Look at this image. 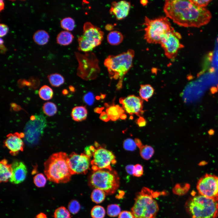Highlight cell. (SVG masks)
<instances>
[{"instance_id": "e0dca14e", "label": "cell", "mask_w": 218, "mask_h": 218, "mask_svg": "<svg viewBox=\"0 0 218 218\" xmlns=\"http://www.w3.org/2000/svg\"><path fill=\"white\" fill-rule=\"evenodd\" d=\"M12 164V174L9 179L10 182L14 184H18L25 179L27 171L26 167L22 162L15 161Z\"/></svg>"}, {"instance_id": "db71d44e", "label": "cell", "mask_w": 218, "mask_h": 218, "mask_svg": "<svg viewBox=\"0 0 218 218\" xmlns=\"http://www.w3.org/2000/svg\"></svg>"}, {"instance_id": "f546056e", "label": "cell", "mask_w": 218, "mask_h": 218, "mask_svg": "<svg viewBox=\"0 0 218 218\" xmlns=\"http://www.w3.org/2000/svg\"><path fill=\"white\" fill-rule=\"evenodd\" d=\"M42 108L44 113L49 116H53L57 111L56 105L52 102H48L45 103Z\"/></svg>"}, {"instance_id": "f6af8a7d", "label": "cell", "mask_w": 218, "mask_h": 218, "mask_svg": "<svg viewBox=\"0 0 218 218\" xmlns=\"http://www.w3.org/2000/svg\"><path fill=\"white\" fill-rule=\"evenodd\" d=\"M100 118L102 121H108L110 119L106 112H103L101 114Z\"/></svg>"}, {"instance_id": "52a82bcc", "label": "cell", "mask_w": 218, "mask_h": 218, "mask_svg": "<svg viewBox=\"0 0 218 218\" xmlns=\"http://www.w3.org/2000/svg\"><path fill=\"white\" fill-rule=\"evenodd\" d=\"M144 38L150 44H160L164 36L172 28L168 18L161 16L154 19L144 18Z\"/></svg>"}, {"instance_id": "3957f363", "label": "cell", "mask_w": 218, "mask_h": 218, "mask_svg": "<svg viewBox=\"0 0 218 218\" xmlns=\"http://www.w3.org/2000/svg\"><path fill=\"white\" fill-rule=\"evenodd\" d=\"M159 194L145 187L137 193L134 204L131 208L134 218H154L159 211V207L154 198Z\"/></svg>"}, {"instance_id": "bcb514c9", "label": "cell", "mask_w": 218, "mask_h": 218, "mask_svg": "<svg viewBox=\"0 0 218 218\" xmlns=\"http://www.w3.org/2000/svg\"><path fill=\"white\" fill-rule=\"evenodd\" d=\"M137 146L140 149L143 145L140 140L138 138H135L134 140Z\"/></svg>"}, {"instance_id": "836d02e7", "label": "cell", "mask_w": 218, "mask_h": 218, "mask_svg": "<svg viewBox=\"0 0 218 218\" xmlns=\"http://www.w3.org/2000/svg\"><path fill=\"white\" fill-rule=\"evenodd\" d=\"M81 206L79 202L75 200H71L68 203V210L73 214H76L79 211Z\"/></svg>"}, {"instance_id": "277c9868", "label": "cell", "mask_w": 218, "mask_h": 218, "mask_svg": "<svg viewBox=\"0 0 218 218\" xmlns=\"http://www.w3.org/2000/svg\"><path fill=\"white\" fill-rule=\"evenodd\" d=\"M185 207L191 218H216L218 216V199L199 194L188 199Z\"/></svg>"}, {"instance_id": "5b68a950", "label": "cell", "mask_w": 218, "mask_h": 218, "mask_svg": "<svg viewBox=\"0 0 218 218\" xmlns=\"http://www.w3.org/2000/svg\"><path fill=\"white\" fill-rule=\"evenodd\" d=\"M134 54V50L130 49L126 52L116 55H109L104 61V65L111 78L119 79L117 84L118 89L122 87L124 76L133 66Z\"/></svg>"}, {"instance_id": "9c48e42d", "label": "cell", "mask_w": 218, "mask_h": 218, "mask_svg": "<svg viewBox=\"0 0 218 218\" xmlns=\"http://www.w3.org/2000/svg\"><path fill=\"white\" fill-rule=\"evenodd\" d=\"M96 148L93 153V159L91 161V168L93 171L101 169L112 170L111 165L117 162L113 153L103 147H99L97 143H95Z\"/></svg>"}, {"instance_id": "f1b7e54d", "label": "cell", "mask_w": 218, "mask_h": 218, "mask_svg": "<svg viewBox=\"0 0 218 218\" xmlns=\"http://www.w3.org/2000/svg\"><path fill=\"white\" fill-rule=\"evenodd\" d=\"M61 27L65 31H72L75 27V22L74 20L71 17H67L62 19L60 21Z\"/></svg>"}, {"instance_id": "816d5d0a", "label": "cell", "mask_w": 218, "mask_h": 218, "mask_svg": "<svg viewBox=\"0 0 218 218\" xmlns=\"http://www.w3.org/2000/svg\"><path fill=\"white\" fill-rule=\"evenodd\" d=\"M4 3L3 0L0 1V11L1 12L3 10L4 8Z\"/></svg>"}, {"instance_id": "d6a6232c", "label": "cell", "mask_w": 218, "mask_h": 218, "mask_svg": "<svg viewBox=\"0 0 218 218\" xmlns=\"http://www.w3.org/2000/svg\"><path fill=\"white\" fill-rule=\"evenodd\" d=\"M121 212V208L117 204H110L107 206V213L109 216L116 217L119 216Z\"/></svg>"}, {"instance_id": "681fc988", "label": "cell", "mask_w": 218, "mask_h": 218, "mask_svg": "<svg viewBox=\"0 0 218 218\" xmlns=\"http://www.w3.org/2000/svg\"><path fill=\"white\" fill-rule=\"evenodd\" d=\"M218 91V88L217 87H213L211 88L210 92L212 94H214L217 92Z\"/></svg>"}, {"instance_id": "d6986e66", "label": "cell", "mask_w": 218, "mask_h": 218, "mask_svg": "<svg viewBox=\"0 0 218 218\" xmlns=\"http://www.w3.org/2000/svg\"><path fill=\"white\" fill-rule=\"evenodd\" d=\"M0 182H6L11 178L12 174V164L8 163L7 160L4 159L0 162Z\"/></svg>"}, {"instance_id": "8d00e7d4", "label": "cell", "mask_w": 218, "mask_h": 218, "mask_svg": "<svg viewBox=\"0 0 218 218\" xmlns=\"http://www.w3.org/2000/svg\"><path fill=\"white\" fill-rule=\"evenodd\" d=\"M144 173L143 166L139 164H137L134 165V169L133 173L134 176L139 177H141Z\"/></svg>"}, {"instance_id": "c3c4849f", "label": "cell", "mask_w": 218, "mask_h": 218, "mask_svg": "<svg viewBox=\"0 0 218 218\" xmlns=\"http://www.w3.org/2000/svg\"><path fill=\"white\" fill-rule=\"evenodd\" d=\"M3 43L0 44V49H1V52L2 51V53H4L5 51L7 50V49L4 46Z\"/></svg>"}, {"instance_id": "603a6c76", "label": "cell", "mask_w": 218, "mask_h": 218, "mask_svg": "<svg viewBox=\"0 0 218 218\" xmlns=\"http://www.w3.org/2000/svg\"><path fill=\"white\" fill-rule=\"evenodd\" d=\"M154 88L150 84H142L140 86L139 94L140 97L143 100L148 101L154 93Z\"/></svg>"}, {"instance_id": "d4e9b609", "label": "cell", "mask_w": 218, "mask_h": 218, "mask_svg": "<svg viewBox=\"0 0 218 218\" xmlns=\"http://www.w3.org/2000/svg\"><path fill=\"white\" fill-rule=\"evenodd\" d=\"M106 194L102 190L98 189H94L91 195L93 202L96 203H100L104 200Z\"/></svg>"}, {"instance_id": "1f68e13d", "label": "cell", "mask_w": 218, "mask_h": 218, "mask_svg": "<svg viewBox=\"0 0 218 218\" xmlns=\"http://www.w3.org/2000/svg\"><path fill=\"white\" fill-rule=\"evenodd\" d=\"M54 218H71L70 212L64 206L57 208L54 213Z\"/></svg>"}, {"instance_id": "83f0119b", "label": "cell", "mask_w": 218, "mask_h": 218, "mask_svg": "<svg viewBox=\"0 0 218 218\" xmlns=\"http://www.w3.org/2000/svg\"><path fill=\"white\" fill-rule=\"evenodd\" d=\"M38 94L40 97L44 100H48L52 98L53 92L52 89L47 85H44L40 89Z\"/></svg>"}, {"instance_id": "7bdbcfd3", "label": "cell", "mask_w": 218, "mask_h": 218, "mask_svg": "<svg viewBox=\"0 0 218 218\" xmlns=\"http://www.w3.org/2000/svg\"><path fill=\"white\" fill-rule=\"evenodd\" d=\"M136 123L140 127H142L145 126L147 124V121L145 119L142 117H140L137 120Z\"/></svg>"}, {"instance_id": "8992f818", "label": "cell", "mask_w": 218, "mask_h": 218, "mask_svg": "<svg viewBox=\"0 0 218 218\" xmlns=\"http://www.w3.org/2000/svg\"><path fill=\"white\" fill-rule=\"evenodd\" d=\"M89 186L103 191L107 195L114 193L120 186L117 172L113 170L101 169L93 171L88 179Z\"/></svg>"}, {"instance_id": "30bf717a", "label": "cell", "mask_w": 218, "mask_h": 218, "mask_svg": "<svg viewBox=\"0 0 218 218\" xmlns=\"http://www.w3.org/2000/svg\"><path fill=\"white\" fill-rule=\"evenodd\" d=\"M180 34L173 28L167 33L161 39L160 44L163 49L164 54L168 58L173 60L178 51L184 46L180 42Z\"/></svg>"}, {"instance_id": "4dcf8cb0", "label": "cell", "mask_w": 218, "mask_h": 218, "mask_svg": "<svg viewBox=\"0 0 218 218\" xmlns=\"http://www.w3.org/2000/svg\"><path fill=\"white\" fill-rule=\"evenodd\" d=\"M106 213L104 208L100 205L94 206L91 209V214L92 218H103Z\"/></svg>"}, {"instance_id": "8fae6325", "label": "cell", "mask_w": 218, "mask_h": 218, "mask_svg": "<svg viewBox=\"0 0 218 218\" xmlns=\"http://www.w3.org/2000/svg\"><path fill=\"white\" fill-rule=\"evenodd\" d=\"M197 188L199 194L218 199V177L216 176L205 174L199 180Z\"/></svg>"}, {"instance_id": "ac0fdd59", "label": "cell", "mask_w": 218, "mask_h": 218, "mask_svg": "<svg viewBox=\"0 0 218 218\" xmlns=\"http://www.w3.org/2000/svg\"><path fill=\"white\" fill-rule=\"evenodd\" d=\"M124 110L122 107L118 105H111L106 109L107 114L110 120L112 121H116L121 118L124 120L127 116L124 114Z\"/></svg>"}, {"instance_id": "7c38bea8", "label": "cell", "mask_w": 218, "mask_h": 218, "mask_svg": "<svg viewBox=\"0 0 218 218\" xmlns=\"http://www.w3.org/2000/svg\"><path fill=\"white\" fill-rule=\"evenodd\" d=\"M90 157L85 154H78L72 153L69 156L68 163L72 175L86 174L90 169L91 165Z\"/></svg>"}, {"instance_id": "ba28073f", "label": "cell", "mask_w": 218, "mask_h": 218, "mask_svg": "<svg viewBox=\"0 0 218 218\" xmlns=\"http://www.w3.org/2000/svg\"><path fill=\"white\" fill-rule=\"evenodd\" d=\"M104 33L103 31L90 22L84 24L82 34L78 37V49L88 52L92 51L101 43Z\"/></svg>"}, {"instance_id": "4316f807", "label": "cell", "mask_w": 218, "mask_h": 218, "mask_svg": "<svg viewBox=\"0 0 218 218\" xmlns=\"http://www.w3.org/2000/svg\"><path fill=\"white\" fill-rule=\"evenodd\" d=\"M49 81L51 85L54 87H58L64 82V77L61 74L55 73L51 74L48 76Z\"/></svg>"}, {"instance_id": "9a60e30c", "label": "cell", "mask_w": 218, "mask_h": 218, "mask_svg": "<svg viewBox=\"0 0 218 218\" xmlns=\"http://www.w3.org/2000/svg\"><path fill=\"white\" fill-rule=\"evenodd\" d=\"M130 8V3L124 0L114 1L111 3L109 12L114 15L117 20H121L128 15Z\"/></svg>"}, {"instance_id": "ab89813d", "label": "cell", "mask_w": 218, "mask_h": 218, "mask_svg": "<svg viewBox=\"0 0 218 218\" xmlns=\"http://www.w3.org/2000/svg\"><path fill=\"white\" fill-rule=\"evenodd\" d=\"M84 100L88 104L90 105L92 104L94 101V96L91 93H89L84 97Z\"/></svg>"}, {"instance_id": "f907efd6", "label": "cell", "mask_w": 218, "mask_h": 218, "mask_svg": "<svg viewBox=\"0 0 218 218\" xmlns=\"http://www.w3.org/2000/svg\"><path fill=\"white\" fill-rule=\"evenodd\" d=\"M36 218H47V216L44 213H41L37 215Z\"/></svg>"}, {"instance_id": "6da1fadb", "label": "cell", "mask_w": 218, "mask_h": 218, "mask_svg": "<svg viewBox=\"0 0 218 218\" xmlns=\"http://www.w3.org/2000/svg\"><path fill=\"white\" fill-rule=\"evenodd\" d=\"M163 10L167 17L184 27L199 28L207 24L212 18L209 10L196 6L190 0H166Z\"/></svg>"}, {"instance_id": "5bb4252c", "label": "cell", "mask_w": 218, "mask_h": 218, "mask_svg": "<svg viewBox=\"0 0 218 218\" xmlns=\"http://www.w3.org/2000/svg\"><path fill=\"white\" fill-rule=\"evenodd\" d=\"M6 137L4 144L5 146L10 150V153L12 155L15 156L20 151H23L24 143L21 138L24 137V134L17 132L10 133Z\"/></svg>"}, {"instance_id": "74e56055", "label": "cell", "mask_w": 218, "mask_h": 218, "mask_svg": "<svg viewBox=\"0 0 218 218\" xmlns=\"http://www.w3.org/2000/svg\"><path fill=\"white\" fill-rule=\"evenodd\" d=\"M190 1L196 6L204 8V7L207 6L212 1L210 0H190Z\"/></svg>"}, {"instance_id": "4fadbf2b", "label": "cell", "mask_w": 218, "mask_h": 218, "mask_svg": "<svg viewBox=\"0 0 218 218\" xmlns=\"http://www.w3.org/2000/svg\"><path fill=\"white\" fill-rule=\"evenodd\" d=\"M119 102L125 111L130 115L135 114L140 117L141 116L144 112L143 100L140 97L129 95L121 98Z\"/></svg>"}, {"instance_id": "2e32d148", "label": "cell", "mask_w": 218, "mask_h": 218, "mask_svg": "<svg viewBox=\"0 0 218 218\" xmlns=\"http://www.w3.org/2000/svg\"><path fill=\"white\" fill-rule=\"evenodd\" d=\"M46 120L42 114L32 116L25 127L26 133H39L46 126Z\"/></svg>"}, {"instance_id": "44dd1931", "label": "cell", "mask_w": 218, "mask_h": 218, "mask_svg": "<svg viewBox=\"0 0 218 218\" xmlns=\"http://www.w3.org/2000/svg\"><path fill=\"white\" fill-rule=\"evenodd\" d=\"M74 38V36L70 31H62L57 35L56 42L58 44L61 45H68L72 42Z\"/></svg>"}, {"instance_id": "b9f144b4", "label": "cell", "mask_w": 218, "mask_h": 218, "mask_svg": "<svg viewBox=\"0 0 218 218\" xmlns=\"http://www.w3.org/2000/svg\"><path fill=\"white\" fill-rule=\"evenodd\" d=\"M95 148L93 146H87L85 148V154L91 157L92 156L93 153L94 152Z\"/></svg>"}, {"instance_id": "f5cc1de1", "label": "cell", "mask_w": 218, "mask_h": 218, "mask_svg": "<svg viewBox=\"0 0 218 218\" xmlns=\"http://www.w3.org/2000/svg\"><path fill=\"white\" fill-rule=\"evenodd\" d=\"M148 3V1L147 0H142L140 1V3L143 5H146Z\"/></svg>"}, {"instance_id": "f35d334b", "label": "cell", "mask_w": 218, "mask_h": 218, "mask_svg": "<svg viewBox=\"0 0 218 218\" xmlns=\"http://www.w3.org/2000/svg\"><path fill=\"white\" fill-rule=\"evenodd\" d=\"M8 26L4 24H0V36L3 37L5 35L8 31Z\"/></svg>"}, {"instance_id": "d590c367", "label": "cell", "mask_w": 218, "mask_h": 218, "mask_svg": "<svg viewBox=\"0 0 218 218\" xmlns=\"http://www.w3.org/2000/svg\"><path fill=\"white\" fill-rule=\"evenodd\" d=\"M123 147L126 150L133 151L136 150L137 146L134 140L131 138H128L124 141Z\"/></svg>"}, {"instance_id": "7402d4cb", "label": "cell", "mask_w": 218, "mask_h": 218, "mask_svg": "<svg viewBox=\"0 0 218 218\" xmlns=\"http://www.w3.org/2000/svg\"><path fill=\"white\" fill-rule=\"evenodd\" d=\"M49 38L48 33L43 30H38L36 31L33 36V39L35 42L39 45L46 44Z\"/></svg>"}, {"instance_id": "7a4b0ae2", "label": "cell", "mask_w": 218, "mask_h": 218, "mask_svg": "<svg viewBox=\"0 0 218 218\" xmlns=\"http://www.w3.org/2000/svg\"><path fill=\"white\" fill-rule=\"evenodd\" d=\"M68 156L66 153L53 154L44 163V173L48 179L56 183H66L72 174L68 165Z\"/></svg>"}, {"instance_id": "7dc6e473", "label": "cell", "mask_w": 218, "mask_h": 218, "mask_svg": "<svg viewBox=\"0 0 218 218\" xmlns=\"http://www.w3.org/2000/svg\"><path fill=\"white\" fill-rule=\"evenodd\" d=\"M105 29L108 31H111L114 28V26L110 24H107L105 26Z\"/></svg>"}, {"instance_id": "e575fe53", "label": "cell", "mask_w": 218, "mask_h": 218, "mask_svg": "<svg viewBox=\"0 0 218 218\" xmlns=\"http://www.w3.org/2000/svg\"><path fill=\"white\" fill-rule=\"evenodd\" d=\"M34 182L35 185L39 187H44L46 183V179L44 175L41 173L36 174L34 177Z\"/></svg>"}, {"instance_id": "ee69618b", "label": "cell", "mask_w": 218, "mask_h": 218, "mask_svg": "<svg viewBox=\"0 0 218 218\" xmlns=\"http://www.w3.org/2000/svg\"><path fill=\"white\" fill-rule=\"evenodd\" d=\"M125 169L128 174L130 175L133 174L134 169V165L132 164L128 165L126 166Z\"/></svg>"}, {"instance_id": "ffe728a7", "label": "cell", "mask_w": 218, "mask_h": 218, "mask_svg": "<svg viewBox=\"0 0 218 218\" xmlns=\"http://www.w3.org/2000/svg\"><path fill=\"white\" fill-rule=\"evenodd\" d=\"M87 109L83 106H78L74 107L71 113L73 119L76 121H81L85 120L87 118Z\"/></svg>"}, {"instance_id": "60d3db41", "label": "cell", "mask_w": 218, "mask_h": 218, "mask_svg": "<svg viewBox=\"0 0 218 218\" xmlns=\"http://www.w3.org/2000/svg\"><path fill=\"white\" fill-rule=\"evenodd\" d=\"M118 218H134L131 212L127 211H123L121 212Z\"/></svg>"}, {"instance_id": "484cf974", "label": "cell", "mask_w": 218, "mask_h": 218, "mask_svg": "<svg viewBox=\"0 0 218 218\" xmlns=\"http://www.w3.org/2000/svg\"><path fill=\"white\" fill-rule=\"evenodd\" d=\"M139 149L141 157L146 160L150 159L154 153L153 148L148 145H143Z\"/></svg>"}, {"instance_id": "cb8c5ba5", "label": "cell", "mask_w": 218, "mask_h": 218, "mask_svg": "<svg viewBox=\"0 0 218 218\" xmlns=\"http://www.w3.org/2000/svg\"><path fill=\"white\" fill-rule=\"evenodd\" d=\"M124 37L122 33L117 31H113L110 32L107 36V40L108 43L113 45H117L123 41Z\"/></svg>"}]
</instances>
